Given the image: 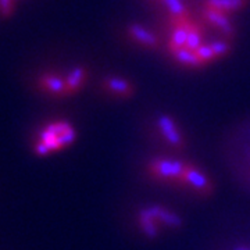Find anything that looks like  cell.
<instances>
[{"label": "cell", "instance_id": "obj_1", "mask_svg": "<svg viewBox=\"0 0 250 250\" xmlns=\"http://www.w3.org/2000/svg\"><path fill=\"white\" fill-rule=\"evenodd\" d=\"M77 132L67 121H53L46 124L36 135L32 150L39 157H47L60 152L75 142Z\"/></svg>", "mask_w": 250, "mask_h": 250}, {"label": "cell", "instance_id": "obj_2", "mask_svg": "<svg viewBox=\"0 0 250 250\" xmlns=\"http://www.w3.org/2000/svg\"><path fill=\"white\" fill-rule=\"evenodd\" d=\"M188 164L179 160H167V159H156L150 163L149 168L154 177L161 179H177L182 182L184 174L187 171Z\"/></svg>", "mask_w": 250, "mask_h": 250}, {"label": "cell", "instance_id": "obj_3", "mask_svg": "<svg viewBox=\"0 0 250 250\" xmlns=\"http://www.w3.org/2000/svg\"><path fill=\"white\" fill-rule=\"evenodd\" d=\"M38 88L53 98H67V86L64 77L54 74V72H45L42 74L38 82Z\"/></svg>", "mask_w": 250, "mask_h": 250}, {"label": "cell", "instance_id": "obj_4", "mask_svg": "<svg viewBox=\"0 0 250 250\" xmlns=\"http://www.w3.org/2000/svg\"><path fill=\"white\" fill-rule=\"evenodd\" d=\"M202 17H203V20H205L206 22H208L210 25H213V27H215L217 29H220L225 39L231 41L233 36H235L236 29H235L233 24L231 22L228 14L221 13V11H217V10L206 9V7H203Z\"/></svg>", "mask_w": 250, "mask_h": 250}, {"label": "cell", "instance_id": "obj_5", "mask_svg": "<svg viewBox=\"0 0 250 250\" xmlns=\"http://www.w3.org/2000/svg\"><path fill=\"white\" fill-rule=\"evenodd\" d=\"M126 34L134 42L139 43V45L149 49V50H156L160 46L159 36L156 35L154 32H152L150 29L141 25V24H136V22L129 24L126 27Z\"/></svg>", "mask_w": 250, "mask_h": 250}, {"label": "cell", "instance_id": "obj_6", "mask_svg": "<svg viewBox=\"0 0 250 250\" xmlns=\"http://www.w3.org/2000/svg\"><path fill=\"white\" fill-rule=\"evenodd\" d=\"M193 20H174L171 18V25H172V34H171L170 41H168V52L174 53L179 49L187 46L188 31L192 25Z\"/></svg>", "mask_w": 250, "mask_h": 250}, {"label": "cell", "instance_id": "obj_7", "mask_svg": "<svg viewBox=\"0 0 250 250\" xmlns=\"http://www.w3.org/2000/svg\"><path fill=\"white\" fill-rule=\"evenodd\" d=\"M157 125L160 129L161 135L164 136V139L170 143L174 147H182L184 146V136L179 131L177 123L167 114H161L157 118Z\"/></svg>", "mask_w": 250, "mask_h": 250}, {"label": "cell", "instance_id": "obj_8", "mask_svg": "<svg viewBox=\"0 0 250 250\" xmlns=\"http://www.w3.org/2000/svg\"><path fill=\"white\" fill-rule=\"evenodd\" d=\"M182 182L189 188L200 192V193L210 192L211 188H213L210 179L207 178V175L203 174L200 170H197L195 166H190V164H188L187 171H185L184 178H182Z\"/></svg>", "mask_w": 250, "mask_h": 250}, {"label": "cell", "instance_id": "obj_9", "mask_svg": "<svg viewBox=\"0 0 250 250\" xmlns=\"http://www.w3.org/2000/svg\"><path fill=\"white\" fill-rule=\"evenodd\" d=\"M103 86L111 95L123 99L131 98L135 93V86L129 81L116 75H107L103 80Z\"/></svg>", "mask_w": 250, "mask_h": 250}, {"label": "cell", "instance_id": "obj_10", "mask_svg": "<svg viewBox=\"0 0 250 250\" xmlns=\"http://www.w3.org/2000/svg\"><path fill=\"white\" fill-rule=\"evenodd\" d=\"M64 80H65V86H67V98L74 96L85 86L86 80H88V70L83 65H75L67 72Z\"/></svg>", "mask_w": 250, "mask_h": 250}, {"label": "cell", "instance_id": "obj_11", "mask_svg": "<svg viewBox=\"0 0 250 250\" xmlns=\"http://www.w3.org/2000/svg\"><path fill=\"white\" fill-rule=\"evenodd\" d=\"M250 4V0H205L203 7L217 10L225 14H233L245 10Z\"/></svg>", "mask_w": 250, "mask_h": 250}, {"label": "cell", "instance_id": "obj_12", "mask_svg": "<svg viewBox=\"0 0 250 250\" xmlns=\"http://www.w3.org/2000/svg\"><path fill=\"white\" fill-rule=\"evenodd\" d=\"M149 211L152 213V215L156 218L157 223L164 224L170 228H179L182 225V220L178 214H175L174 211H170L161 206H149L147 207Z\"/></svg>", "mask_w": 250, "mask_h": 250}, {"label": "cell", "instance_id": "obj_13", "mask_svg": "<svg viewBox=\"0 0 250 250\" xmlns=\"http://www.w3.org/2000/svg\"><path fill=\"white\" fill-rule=\"evenodd\" d=\"M171 56L178 64L185 65V67H190V68H203V67H206L205 64L202 62V60L197 57V54L187 49V47H182L177 52L171 53Z\"/></svg>", "mask_w": 250, "mask_h": 250}, {"label": "cell", "instance_id": "obj_14", "mask_svg": "<svg viewBox=\"0 0 250 250\" xmlns=\"http://www.w3.org/2000/svg\"><path fill=\"white\" fill-rule=\"evenodd\" d=\"M139 224H141V228H142L143 233L147 236V238H156L159 235V225L156 218L153 217L152 213L149 211V208H143L139 213Z\"/></svg>", "mask_w": 250, "mask_h": 250}, {"label": "cell", "instance_id": "obj_15", "mask_svg": "<svg viewBox=\"0 0 250 250\" xmlns=\"http://www.w3.org/2000/svg\"><path fill=\"white\" fill-rule=\"evenodd\" d=\"M161 4L168 10L171 18L174 20H189V11L182 0H159Z\"/></svg>", "mask_w": 250, "mask_h": 250}, {"label": "cell", "instance_id": "obj_16", "mask_svg": "<svg viewBox=\"0 0 250 250\" xmlns=\"http://www.w3.org/2000/svg\"><path fill=\"white\" fill-rule=\"evenodd\" d=\"M203 31L200 25L197 22H192V25L189 27V31H188V39H187V49L192 50V52H196L197 49L200 46L203 45Z\"/></svg>", "mask_w": 250, "mask_h": 250}, {"label": "cell", "instance_id": "obj_17", "mask_svg": "<svg viewBox=\"0 0 250 250\" xmlns=\"http://www.w3.org/2000/svg\"><path fill=\"white\" fill-rule=\"evenodd\" d=\"M211 45V49L214 52L215 59H223V57H227L228 54L232 52V45H231V41L228 39H218V41H214L210 43Z\"/></svg>", "mask_w": 250, "mask_h": 250}, {"label": "cell", "instance_id": "obj_18", "mask_svg": "<svg viewBox=\"0 0 250 250\" xmlns=\"http://www.w3.org/2000/svg\"><path fill=\"white\" fill-rule=\"evenodd\" d=\"M195 53L197 54V57L202 60V62H203L205 65H207V64H210V62H213L217 60L214 56V52H213V49H211V45H210V43H203V45L197 49Z\"/></svg>", "mask_w": 250, "mask_h": 250}, {"label": "cell", "instance_id": "obj_19", "mask_svg": "<svg viewBox=\"0 0 250 250\" xmlns=\"http://www.w3.org/2000/svg\"><path fill=\"white\" fill-rule=\"evenodd\" d=\"M16 11V0H0V16L10 18Z\"/></svg>", "mask_w": 250, "mask_h": 250}, {"label": "cell", "instance_id": "obj_20", "mask_svg": "<svg viewBox=\"0 0 250 250\" xmlns=\"http://www.w3.org/2000/svg\"><path fill=\"white\" fill-rule=\"evenodd\" d=\"M233 250H250L249 248H246V246H236Z\"/></svg>", "mask_w": 250, "mask_h": 250}]
</instances>
